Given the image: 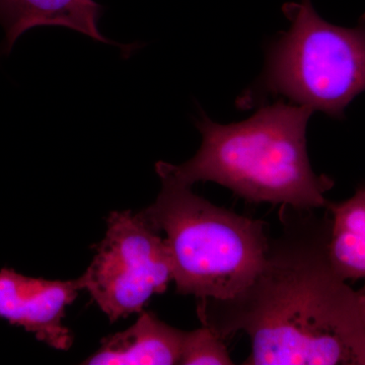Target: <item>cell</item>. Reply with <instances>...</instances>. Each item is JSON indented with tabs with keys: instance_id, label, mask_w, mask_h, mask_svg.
Instances as JSON below:
<instances>
[{
	"instance_id": "obj_3",
	"label": "cell",
	"mask_w": 365,
	"mask_h": 365,
	"mask_svg": "<svg viewBox=\"0 0 365 365\" xmlns=\"http://www.w3.org/2000/svg\"><path fill=\"white\" fill-rule=\"evenodd\" d=\"M158 176L162 190L140 215L167 235L178 294L217 300L240 294L265 262L266 223L218 207L172 177Z\"/></svg>"
},
{
	"instance_id": "obj_11",
	"label": "cell",
	"mask_w": 365,
	"mask_h": 365,
	"mask_svg": "<svg viewBox=\"0 0 365 365\" xmlns=\"http://www.w3.org/2000/svg\"><path fill=\"white\" fill-rule=\"evenodd\" d=\"M360 299H361L362 311H364V340L362 344L361 352L359 359V365H365V287L359 290Z\"/></svg>"
},
{
	"instance_id": "obj_9",
	"label": "cell",
	"mask_w": 365,
	"mask_h": 365,
	"mask_svg": "<svg viewBox=\"0 0 365 365\" xmlns=\"http://www.w3.org/2000/svg\"><path fill=\"white\" fill-rule=\"evenodd\" d=\"M329 259L343 279H365V185L344 202L328 203Z\"/></svg>"
},
{
	"instance_id": "obj_8",
	"label": "cell",
	"mask_w": 365,
	"mask_h": 365,
	"mask_svg": "<svg viewBox=\"0 0 365 365\" xmlns=\"http://www.w3.org/2000/svg\"><path fill=\"white\" fill-rule=\"evenodd\" d=\"M185 334L144 312L130 328L103 340L100 349L83 364H180Z\"/></svg>"
},
{
	"instance_id": "obj_6",
	"label": "cell",
	"mask_w": 365,
	"mask_h": 365,
	"mask_svg": "<svg viewBox=\"0 0 365 365\" xmlns=\"http://www.w3.org/2000/svg\"><path fill=\"white\" fill-rule=\"evenodd\" d=\"M83 289L81 278L54 281L0 269V318L33 333L55 349L68 350L73 338L62 325L66 307Z\"/></svg>"
},
{
	"instance_id": "obj_1",
	"label": "cell",
	"mask_w": 365,
	"mask_h": 365,
	"mask_svg": "<svg viewBox=\"0 0 365 365\" xmlns=\"http://www.w3.org/2000/svg\"><path fill=\"white\" fill-rule=\"evenodd\" d=\"M281 206V232L263 267L227 299H198L202 326L222 339L244 332L248 365H359L364 340L359 290L329 259L330 216Z\"/></svg>"
},
{
	"instance_id": "obj_10",
	"label": "cell",
	"mask_w": 365,
	"mask_h": 365,
	"mask_svg": "<svg viewBox=\"0 0 365 365\" xmlns=\"http://www.w3.org/2000/svg\"><path fill=\"white\" fill-rule=\"evenodd\" d=\"M225 339L207 327L186 332L182 342L181 359L182 365H232Z\"/></svg>"
},
{
	"instance_id": "obj_2",
	"label": "cell",
	"mask_w": 365,
	"mask_h": 365,
	"mask_svg": "<svg viewBox=\"0 0 365 365\" xmlns=\"http://www.w3.org/2000/svg\"><path fill=\"white\" fill-rule=\"evenodd\" d=\"M314 111L279 101L259 108L245 121L220 124L201 112L196 126L202 143L182 165L158 162V175L182 184L215 182L251 203L297 209L327 208L334 181L317 175L307 150V127Z\"/></svg>"
},
{
	"instance_id": "obj_5",
	"label": "cell",
	"mask_w": 365,
	"mask_h": 365,
	"mask_svg": "<svg viewBox=\"0 0 365 365\" xmlns=\"http://www.w3.org/2000/svg\"><path fill=\"white\" fill-rule=\"evenodd\" d=\"M107 227L81 281L110 321L116 322L140 313L151 297L165 292L174 274L165 240L140 213L113 212Z\"/></svg>"
},
{
	"instance_id": "obj_4",
	"label": "cell",
	"mask_w": 365,
	"mask_h": 365,
	"mask_svg": "<svg viewBox=\"0 0 365 365\" xmlns=\"http://www.w3.org/2000/svg\"><path fill=\"white\" fill-rule=\"evenodd\" d=\"M282 11L289 30L269 46L265 71L237 105L247 109L282 96L342 119L365 91V14L354 28H344L324 20L311 0L287 2Z\"/></svg>"
},
{
	"instance_id": "obj_7",
	"label": "cell",
	"mask_w": 365,
	"mask_h": 365,
	"mask_svg": "<svg viewBox=\"0 0 365 365\" xmlns=\"http://www.w3.org/2000/svg\"><path fill=\"white\" fill-rule=\"evenodd\" d=\"M103 6L95 0H0V25L6 38L0 54L9 55L23 34L37 26L71 29L105 44H116L98 30Z\"/></svg>"
}]
</instances>
